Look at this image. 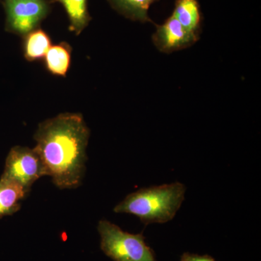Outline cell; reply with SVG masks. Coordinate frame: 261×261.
Segmentation results:
<instances>
[{"label": "cell", "mask_w": 261, "mask_h": 261, "mask_svg": "<svg viewBox=\"0 0 261 261\" xmlns=\"http://www.w3.org/2000/svg\"><path fill=\"white\" fill-rule=\"evenodd\" d=\"M89 135L83 116L79 113H63L39 125L34 150L58 188L75 189L82 184Z\"/></svg>", "instance_id": "6da1fadb"}, {"label": "cell", "mask_w": 261, "mask_h": 261, "mask_svg": "<svg viewBox=\"0 0 261 261\" xmlns=\"http://www.w3.org/2000/svg\"><path fill=\"white\" fill-rule=\"evenodd\" d=\"M71 47L65 42L49 48L45 57L46 68L51 74L65 76L69 69Z\"/></svg>", "instance_id": "7c38bea8"}, {"label": "cell", "mask_w": 261, "mask_h": 261, "mask_svg": "<svg viewBox=\"0 0 261 261\" xmlns=\"http://www.w3.org/2000/svg\"><path fill=\"white\" fill-rule=\"evenodd\" d=\"M172 15L184 28L200 37L201 15L197 0H177Z\"/></svg>", "instance_id": "9c48e42d"}, {"label": "cell", "mask_w": 261, "mask_h": 261, "mask_svg": "<svg viewBox=\"0 0 261 261\" xmlns=\"http://www.w3.org/2000/svg\"><path fill=\"white\" fill-rule=\"evenodd\" d=\"M200 37L182 27L171 15L162 25H157L152 42L160 51L166 54L187 49L195 44Z\"/></svg>", "instance_id": "8992f818"}, {"label": "cell", "mask_w": 261, "mask_h": 261, "mask_svg": "<svg viewBox=\"0 0 261 261\" xmlns=\"http://www.w3.org/2000/svg\"><path fill=\"white\" fill-rule=\"evenodd\" d=\"M29 192L8 178H0V217L18 212Z\"/></svg>", "instance_id": "52a82bcc"}, {"label": "cell", "mask_w": 261, "mask_h": 261, "mask_svg": "<svg viewBox=\"0 0 261 261\" xmlns=\"http://www.w3.org/2000/svg\"><path fill=\"white\" fill-rule=\"evenodd\" d=\"M47 176L45 166L34 149L15 146L7 157L2 178L16 182L27 192L39 178Z\"/></svg>", "instance_id": "277c9868"}, {"label": "cell", "mask_w": 261, "mask_h": 261, "mask_svg": "<svg viewBox=\"0 0 261 261\" xmlns=\"http://www.w3.org/2000/svg\"><path fill=\"white\" fill-rule=\"evenodd\" d=\"M180 261H216L208 255H200L197 254L185 252L181 256Z\"/></svg>", "instance_id": "4fadbf2b"}, {"label": "cell", "mask_w": 261, "mask_h": 261, "mask_svg": "<svg viewBox=\"0 0 261 261\" xmlns=\"http://www.w3.org/2000/svg\"><path fill=\"white\" fill-rule=\"evenodd\" d=\"M113 9L126 18L142 23L152 22L148 10L150 5L158 0H107Z\"/></svg>", "instance_id": "30bf717a"}, {"label": "cell", "mask_w": 261, "mask_h": 261, "mask_svg": "<svg viewBox=\"0 0 261 261\" xmlns=\"http://www.w3.org/2000/svg\"><path fill=\"white\" fill-rule=\"evenodd\" d=\"M8 32L25 36L39 27L50 11L47 0H3Z\"/></svg>", "instance_id": "5b68a950"}, {"label": "cell", "mask_w": 261, "mask_h": 261, "mask_svg": "<svg viewBox=\"0 0 261 261\" xmlns=\"http://www.w3.org/2000/svg\"><path fill=\"white\" fill-rule=\"evenodd\" d=\"M50 47V38L42 29H34L24 36V57L29 61H37L44 58Z\"/></svg>", "instance_id": "8fae6325"}, {"label": "cell", "mask_w": 261, "mask_h": 261, "mask_svg": "<svg viewBox=\"0 0 261 261\" xmlns=\"http://www.w3.org/2000/svg\"><path fill=\"white\" fill-rule=\"evenodd\" d=\"M186 187L180 182L142 188L130 193L114 207L116 214L137 216L142 224L171 221L185 200Z\"/></svg>", "instance_id": "7a4b0ae2"}, {"label": "cell", "mask_w": 261, "mask_h": 261, "mask_svg": "<svg viewBox=\"0 0 261 261\" xmlns=\"http://www.w3.org/2000/svg\"><path fill=\"white\" fill-rule=\"evenodd\" d=\"M60 3L68 15L69 30L80 35L89 25L91 16L88 11V0H51L49 3Z\"/></svg>", "instance_id": "ba28073f"}, {"label": "cell", "mask_w": 261, "mask_h": 261, "mask_svg": "<svg viewBox=\"0 0 261 261\" xmlns=\"http://www.w3.org/2000/svg\"><path fill=\"white\" fill-rule=\"evenodd\" d=\"M97 230L101 250L113 261H158L143 233L127 232L107 220L99 221Z\"/></svg>", "instance_id": "3957f363"}]
</instances>
